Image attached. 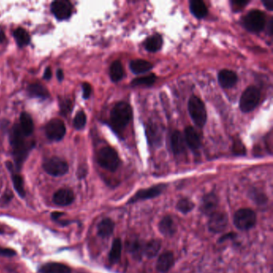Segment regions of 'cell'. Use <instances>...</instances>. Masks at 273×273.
I'll return each mask as SVG.
<instances>
[{
	"label": "cell",
	"mask_w": 273,
	"mask_h": 273,
	"mask_svg": "<svg viewBox=\"0 0 273 273\" xmlns=\"http://www.w3.org/2000/svg\"><path fill=\"white\" fill-rule=\"evenodd\" d=\"M24 134L21 130L20 126L15 124L12 127L10 134V142L13 148V156L15 158V165L19 170L28 156V145L24 141Z\"/></svg>",
	"instance_id": "1"
},
{
	"label": "cell",
	"mask_w": 273,
	"mask_h": 273,
	"mask_svg": "<svg viewBox=\"0 0 273 273\" xmlns=\"http://www.w3.org/2000/svg\"><path fill=\"white\" fill-rule=\"evenodd\" d=\"M132 108L126 102H119L111 112L110 121L115 131L120 132L132 119Z\"/></svg>",
	"instance_id": "2"
},
{
	"label": "cell",
	"mask_w": 273,
	"mask_h": 273,
	"mask_svg": "<svg viewBox=\"0 0 273 273\" xmlns=\"http://www.w3.org/2000/svg\"><path fill=\"white\" fill-rule=\"evenodd\" d=\"M188 112L196 125L202 127L207 122V112L204 102L197 97L193 96L188 101Z\"/></svg>",
	"instance_id": "3"
},
{
	"label": "cell",
	"mask_w": 273,
	"mask_h": 273,
	"mask_svg": "<svg viewBox=\"0 0 273 273\" xmlns=\"http://www.w3.org/2000/svg\"><path fill=\"white\" fill-rule=\"evenodd\" d=\"M99 165L110 172H115L120 166V160L116 150L110 147H105L99 151L97 155Z\"/></svg>",
	"instance_id": "4"
},
{
	"label": "cell",
	"mask_w": 273,
	"mask_h": 273,
	"mask_svg": "<svg viewBox=\"0 0 273 273\" xmlns=\"http://www.w3.org/2000/svg\"><path fill=\"white\" fill-rule=\"evenodd\" d=\"M260 92L255 86H250L242 94L239 99V108L243 113H250L254 110L260 103Z\"/></svg>",
	"instance_id": "5"
},
{
	"label": "cell",
	"mask_w": 273,
	"mask_h": 273,
	"mask_svg": "<svg viewBox=\"0 0 273 273\" xmlns=\"http://www.w3.org/2000/svg\"><path fill=\"white\" fill-rule=\"evenodd\" d=\"M243 23L245 29L249 32L258 33L264 30L265 26V15L259 10H252L243 17Z\"/></svg>",
	"instance_id": "6"
},
{
	"label": "cell",
	"mask_w": 273,
	"mask_h": 273,
	"mask_svg": "<svg viewBox=\"0 0 273 273\" xmlns=\"http://www.w3.org/2000/svg\"><path fill=\"white\" fill-rule=\"evenodd\" d=\"M234 225L239 230L247 231L253 228L256 224V215L249 208H241L234 214Z\"/></svg>",
	"instance_id": "7"
},
{
	"label": "cell",
	"mask_w": 273,
	"mask_h": 273,
	"mask_svg": "<svg viewBox=\"0 0 273 273\" xmlns=\"http://www.w3.org/2000/svg\"><path fill=\"white\" fill-rule=\"evenodd\" d=\"M43 169L47 174L52 176H62L68 172V165L66 161L58 157H51L44 161Z\"/></svg>",
	"instance_id": "8"
},
{
	"label": "cell",
	"mask_w": 273,
	"mask_h": 273,
	"mask_svg": "<svg viewBox=\"0 0 273 273\" xmlns=\"http://www.w3.org/2000/svg\"><path fill=\"white\" fill-rule=\"evenodd\" d=\"M46 135L51 141H59L64 138L66 134V127L64 122L58 119H53L45 127Z\"/></svg>",
	"instance_id": "9"
},
{
	"label": "cell",
	"mask_w": 273,
	"mask_h": 273,
	"mask_svg": "<svg viewBox=\"0 0 273 273\" xmlns=\"http://www.w3.org/2000/svg\"><path fill=\"white\" fill-rule=\"evenodd\" d=\"M228 224V216L225 212L215 211L210 215L208 228L213 233H221L226 229Z\"/></svg>",
	"instance_id": "10"
},
{
	"label": "cell",
	"mask_w": 273,
	"mask_h": 273,
	"mask_svg": "<svg viewBox=\"0 0 273 273\" xmlns=\"http://www.w3.org/2000/svg\"><path fill=\"white\" fill-rule=\"evenodd\" d=\"M165 188H166V185L161 183V184L153 186V187H149V188L143 189L141 191L137 192L133 196V197L130 199L128 203L131 204V203L138 202V201H141V200L155 198V197H158L161 193H163Z\"/></svg>",
	"instance_id": "11"
},
{
	"label": "cell",
	"mask_w": 273,
	"mask_h": 273,
	"mask_svg": "<svg viewBox=\"0 0 273 273\" xmlns=\"http://www.w3.org/2000/svg\"><path fill=\"white\" fill-rule=\"evenodd\" d=\"M51 12L58 20H64L68 19L71 15V3L66 0H58L54 1L51 4Z\"/></svg>",
	"instance_id": "12"
},
{
	"label": "cell",
	"mask_w": 273,
	"mask_h": 273,
	"mask_svg": "<svg viewBox=\"0 0 273 273\" xmlns=\"http://www.w3.org/2000/svg\"><path fill=\"white\" fill-rule=\"evenodd\" d=\"M75 200L73 192L70 189H60L53 196V202L59 206H68Z\"/></svg>",
	"instance_id": "13"
},
{
	"label": "cell",
	"mask_w": 273,
	"mask_h": 273,
	"mask_svg": "<svg viewBox=\"0 0 273 273\" xmlns=\"http://www.w3.org/2000/svg\"><path fill=\"white\" fill-rule=\"evenodd\" d=\"M218 80L220 85L224 88H233L238 81L236 72L231 70H221L218 74Z\"/></svg>",
	"instance_id": "14"
},
{
	"label": "cell",
	"mask_w": 273,
	"mask_h": 273,
	"mask_svg": "<svg viewBox=\"0 0 273 273\" xmlns=\"http://www.w3.org/2000/svg\"><path fill=\"white\" fill-rule=\"evenodd\" d=\"M175 262L174 255L170 251L162 253L156 262V269L159 272L165 273L171 269Z\"/></svg>",
	"instance_id": "15"
},
{
	"label": "cell",
	"mask_w": 273,
	"mask_h": 273,
	"mask_svg": "<svg viewBox=\"0 0 273 273\" xmlns=\"http://www.w3.org/2000/svg\"><path fill=\"white\" fill-rule=\"evenodd\" d=\"M217 205H218V199L216 196L212 193H209L203 197L200 210L203 213L210 215L215 212Z\"/></svg>",
	"instance_id": "16"
},
{
	"label": "cell",
	"mask_w": 273,
	"mask_h": 273,
	"mask_svg": "<svg viewBox=\"0 0 273 273\" xmlns=\"http://www.w3.org/2000/svg\"><path fill=\"white\" fill-rule=\"evenodd\" d=\"M183 137H184V141L187 144V146L191 148L193 151H197V150L200 149V146H201L200 138L198 133L193 127H186Z\"/></svg>",
	"instance_id": "17"
},
{
	"label": "cell",
	"mask_w": 273,
	"mask_h": 273,
	"mask_svg": "<svg viewBox=\"0 0 273 273\" xmlns=\"http://www.w3.org/2000/svg\"><path fill=\"white\" fill-rule=\"evenodd\" d=\"M171 148L175 155H180L185 151V141L180 131H176L172 133L171 137Z\"/></svg>",
	"instance_id": "18"
},
{
	"label": "cell",
	"mask_w": 273,
	"mask_h": 273,
	"mask_svg": "<svg viewBox=\"0 0 273 273\" xmlns=\"http://www.w3.org/2000/svg\"><path fill=\"white\" fill-rule=\"evenodd\" d=\"M159 232L165 236H172L176 233V227L172 217L169 215L163 217L159 224Z\"/></svg>",
	"instance_id": "19"
},
{
	"label": "cell",
	"mask_w": 273,
	"mask_h": 273,
	"mask_svg": "<svg viewBox=\"0 0 273 273\" xmlns=\"http://www.w3.org/2000/svg\"><path fill=\"white\" fill-rule=\"evenodd\" d=\"M190 10L197 19H204L208 14V8L201 0H192L190 2Z\"/></svg>",
	"instance_id": "20"
},
{
	"label": "cell",
	"mask_w": 273,
	"mask_h": 273,
	"mask_svg": "<svg viewBox=\"0 0 273 273\" xmlns=\"http://www.w3.org/2000/svg\"><path fill=\"white\" fill-rule=\"evenodd\" d=\"M40 273H71V268L60 263H48L40 267Z\"/></svg>",
	"instance_id": "21"
},
{
	"label": "cell",
	"mask_w": 273,
	"mask_h": 273,
	"mask_svg": "<svg viewBox=\"0 0 273 273\" xmlns=\"http://www.w3.org/2000/svg\"><path fill=\"white\" fill-rule=\"evenodd\" d=\"M163 46V38L159 34L150 36L144 42V47L150 52H156L159 51Z\"/></svg>",
	"instance_id": "22"
},
{
	"label": "cell",
	"mask_w": 273,
	"mask_h": 273,
	"mask_svg": "<svg viewBox=\"0 0 273 273\" xmlns=\"http://www.w3.org/2000/svg\"><path fill=\"white\" fill-rule=\"evenodd\" d=\"M7 166H8V169L12 172V182H13V185L14 187H15V191L17 192L18 194H19L21 197H24V183H23V178H22V176H21L20 175L14 172V166L12 163L8 162V163H7Z\"/></svg>",
	"instance_id": "23"
},
{
	"label": "cell",
	"mask_w": 273,
	"mask_h": 273,
	"mask_svg": "<svg viewBox=\"0 0 273 273\" xmlns=\"http://www.w3.org/2000/svg\"><path fill=\"white\" fill-rule=\"evenodd\" d=\"M152 68H153L152 64L146 61V60H132L130 63L131 71H132L133 73L137 74V75L148 72L150 70H152Z\"/></svg>",
	"instance_id": "24"
},
{
	"label": "cell",
	"mask_w": 273,
	"mask_h": 273,
	"mask_svg": "<svg viewBox=\"0 0 273 273\" xmlns=\"http://www.w3.org/2000/svg\"><path fill=\"white\" fill-rule=\"evenodd\" d=\"M114 222L109 218H105L98 225V234L103 238L109 237L114 232Z\"/></svg>",
	"instance_id": "25"
},
{
	"label": "cell",
	"mask_w": 273,
	"mask_h": 273,
	"mask_svg": "<svg viewBox=\"0 0 273 273\" xmlns=\"http://www.w3.org/2000/svg\"><path fill=\"white\" fill-rule=\"evenodd\" d=\"M20 127L24 135H32L34 131V124L33 120L29 113H23L20 115Z\"/></svg>",
	"instance_id": "26"
},
{
	"label": "cell",
	"mask_w": 273,
	"mask_h": 273,
	"mask_svg": "<svg viewBox=\"0 0 273 273\" xmlns=\"http://www.w3.org/2000/svg\"><path fill=\"white\" fill-rule=\"evenodd\" d=\"M161 249V241L159 239H152L148 243H144V254L148 258H153L157 256Z\"/></svg>",
	"instance_id": "27"
},
{
	"label": "cell",
	"mask_w": 273,
	"mask_h": 273,
	"mask_svg": "<svg viewBox=\"0 0 273 273\" xmlns=\"http://www.w3.org/2000/svg\"><path fill=\"white\" fill-rule=\"evenodd\" d=\"M28 92L31 97L46 99L49 97V92L47 88L40 84H33L28 88Z\"/></svg>",
	"instance_id": "28"
},
{
	"label": "cell",
	"mask_w": 273,
	"mask_h": 273,
	"mask_svg": "<svg viewBox=\"0 0 273 273\" xmlns=\"http://www.w3.org/2000/svg\"><path fill=\"white\" fill-rule=\"evenodd\" d=\"M122 253V242L120 239L116 238L114 239L110 253H109V261L111 264H116L120 260Z\"/></svg>",
	"instance_id": "29"
},
{
	"label": "cell",
	"mask_w": 273,
	"mask_h": 273,
	"mask_svg": "<svg viewBox=\"0 0 273 273\" xmlns=\"http://www.w3.org/2000/svg\"><path fill=\"white\" fill-rule=\"evenodd\" d=\"M146 132L150 144L152 145H155V146H157L160 144L162 135H161V132L157 126L151 124L147 127Z\"/></svg>",
	"instance_id": "30"
},
{
	"label": "cell",
	"mask_w": 273,
	"mask_h": 273,
	"mask_svg": "<svg viewBox=\"0 0 273 273\" xmlns=\"http://www.w3.org/2000/svg\"><path fill=\"white\" fill-rule=\"evenodd\" d=\"M124 68L121 63L119 60H116L111 65L110 77L113 82L116 83L121 80L124 77Z\"/></svg>",
	"instance_id": "31"
},
{
	"label": "cell",
	"mask_w": 273,
	"mask_h": 273,
	"mask_svg": "<svg viewBox=\"0 0 273 273\" xmlns=\"http://www.w3.org/2000/svg\"><path fill=\"white\" fill-rule=\"evenodd\" d=\"M14 37H15L19 47H23V46L28 45L30 43V36L26 32V31L23 29H21V28H19L14 32Z\"/></svg>",
	"instance_id": "32"
},
{
	"label": "cell",
	"mask_w": 273,
	"mask_h": 273,
	"mask_svg": "<svg viewBox=\"0 0 273 273\" xmlns=\"http://www.w3.org/2000/svg\"><path fill=\"white\" fill-rule=\"evenodd\" d=\"M156 80V76L154 74L147 75V76L140 77L131 81L133 86H147L150 87L154 85Z\"/></svg>",
	"instance_id": "33"
},
{
	"label": "cell",
	"mask_w": 273,
	"mask_h": 273,
	"mask_svg": "<svg viewBox=\"0 0 273 273\" xmlns=\"http://www.w3.org/2000/svg\"><path fill=\"white\" fill-rule=\"evenodd\" d=\"M144 243L139 241V240H134L128 243V251L135 258L140 259L144 254Z\"/></svg>",
	"instance_id": "34"
},
{
	"label": "cell",
	"mask_w": 273,
	"mask_h": 273,
	"mask_svg": "<svg viewBox=\"0 0 273 273\" xmlns=\"http://www.w3.org/2000/svg\"><path fill=\"white\" fill-rule=\"evenodd\" d=\"M176 208L182 213L187 214L194 208V204H193V201L188 200V199H181V200L178 201L177 204H176Z\"/></svg>",
	"instance_id": "35"
},
{
	"label": "cell",
	"mask_w": 273,
	"mask_h": 273,
	"mask_svg": "<svg viewBox=\"0 0 273 273\" xmlns=\"http://www.w3.org/2000/svg\"><path fill=\"white\" fill-rule=\"evenodd\" d=\"M87 123V116L83 111H79V113H77L75 116V119H74V127L76 129L80 130L86 125Z\"/></svg>",
	"instance_id": "36"
},
{
	"label": "cell",
	"mask_w": 273,
	"mask_h": 273,
	"mask_svg": "<svg viewBox=\"0 0 273 273\" xmlns=\"http://www.w3.org/2000/svg\"><path fill=\"white\" fill-rule=\"evenodd\" d=\"M249 3V1H244V0H232L231 1V6L233 12H238L243 9Z\"/></svg>",
	"instance_id": "37"
},
{
	"label": "cell",
	"mask_w": 273,
	"mask_h": 273,
	"mask_svg": "<svg viewBox=\"0 0 273 273\" xmlns=\"http://www.w3.org/2000/svg\"><path fill=\"white\" fill-rule=\"evenodd\" d=\"M232 149H233L234 153L236 154V155H244L245 154L244 146H243V144L240 141H239V142H234Z\"/></svg>",
	"instance_id": "38"
},
{
	"label": "cell",
	"mask_w": 273,
	"mask_h": 273,
	"mask_svg": "<svg viewBox=\"0 0 273 273\" xmlns=\"http://www.w3.org/2000/svg\"><path fill=\"white\" fill-rule=\"evenodd\" d=\"M83 96L85 99H88L90 97L92 94V87L88 83H84L83 84Z\"/></svg>",
	"instance_id": "39"
},
{
	"label": "cell",
	"mask_w": 273,
	"mask_h": 273,
	"mask_svg": "<svg viewBox=\"0 0 273 273\" xmlns=\"http://www.w3.org/2000/svg\"><path fill=\"white\" fill-rule=\"evenodd\" d=\"M15 252L13 249H6V248H0V256L11 257V256H15Z\"/></svg>",
	"instance_id": "40"
},
{
	"label": "cell",
	"mask_w": 273,
	"mask_h": 273,
	"mask_svg": "<svg viewBox=\"0 0 273 273\" xmlns=\"http://www.w3.org/2000/svg\"><path fill=\"white\" fill-rule=\"evenodd\" d=\"M71 111V102L69 100L61 103V113L64 115H67Z\"/></svg>",
	"instance_id": "41"
},
{
	"label": "cell",
	"mask_w": 273,
	"mask_h": 273,
	"mask_svg": "<svg viewBox=\"0 0 273 273\" xmlns=\"http://www.w3.org/2000/svg\"><path fill=\"white\" fill-rule=\"evenodd\" d=\"M51 76H52V72H51V68H46L45 71H44V74H43V78L49 80L51 79Z\"/></svg>",
	"instance_id": "42"
},
{
	"label": "cell",
	"mask_w": 273,
	"mask_h": 273,
	"mask_svg": "<svg viewBox=\"0 0 273 273\" xmlns=\"http://www.w3.org/2000/svg\"><path fill=\"white\" fill-rule=\"evenodd\" d=\"M263 4H264V6L265 7V8H267V10H269V11H272L273 1H271V0H269V1H264V2H263Z\"/></svg>",
	"instance_id": "43"
},
{
	"label": "cell",
	"mask_w": 273,
	"mask_h": 273,
	"mask_svg": "<svg viewBox=\"0 0 273 273\" xmlns=\"http://www.w3.org/2000/svg\"><path fill=\"white\" fill-rule=\"evenodd\" d=\"M57 79H58L59 81H63V79H64V72H63L62 70L61 69H58L57 70Z\"/></svg>",
	"instance_id": "44"
},
{
	"label": "cell",
	"mask_w": 273,
	"mask_h": 273,
	"mask_svg": "<svg viewBox=\"0 0 273 273\" xmlns=\"http://www.w3.org/2000/svg\"><path fill=\"white\" fill-rule=\"evenodd\" d=\"M273 32V20L272 19H270L269 23H268V33L269 35L272 34Z\"/></svg>",
	"instance_id": "45"
},
{
	"label": "cell",
	"mask_w": 273,
	"mask_h": 273,
	"mask_svg": "<svg viewBox=\"0 0 273 273\" xmlns=\"http://www.w3.org/2000/svg\"><path fill=\"white\" fill-rule=\"evenodd\" d=\"M4 40H5V35L4 32H0V43H3Z\"/></svg>",
	"instance_id": "46"
},
{
	"label": "cell",
	"mask_w": 273,
	"mask_h": 273,
	"mask_svg": "<svg viewBox=\"0 0 273 273\" xmlns=\"http://www.w3.org/2000/svg\"><path fill=\"white\" fill-rule=\"evenodd\" d=\"M4 232V231H3L2 228H0V233H3Z\"/></svg>",
	"instance_id": "47"
}]
</instances>
